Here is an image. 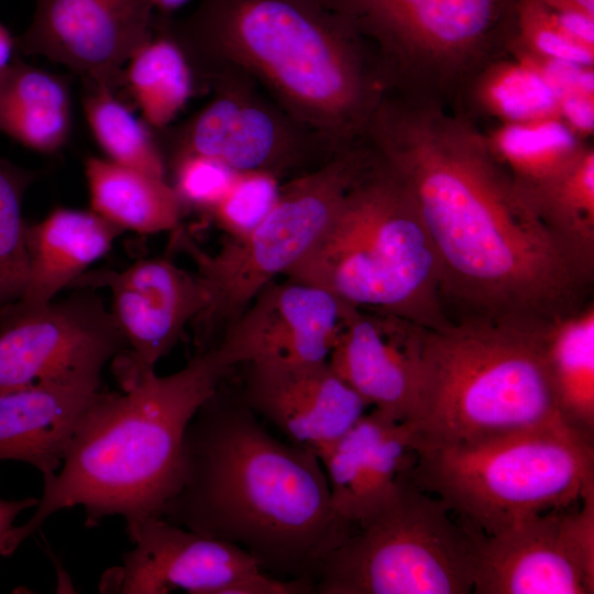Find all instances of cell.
<instances>
[{
  "instance_id": "1",
  "label": "cell",
  "mask_w": 594,
  "mask_h": 594,
  "mask_svg": "<svg viewBox=\"0 0 594 594\" xmlns=\"http://www.w3.org/2000/svg\"><path fill=\"white\" fill-rule=\"evenodd\" d=\"M381 161L414 201L463 318L543 328L582 306L592 279L465 120L431 105L384 109Z\"/></svg>"
},
{
  "instance_id": "2",
  "label": "cell",
  "mask_w": 594,
  "mask_h": 594,
  "mask_svg": "<svg viewBox=\"0 0 594 594\" xmlns=\"http://www.w3.org/2000/svg\"><path fill=\"white\" fill-rule=\"evenodd\" d=\"M162 517L243 549L268 574L314 582L353 528L334 512L315 451L275 438L221 385L185 430Z\"/></svg>"
},
{
  "instance_id": "3",
  "label": "cell",
  "mask_w": 594,
  "mask_h": 594,
  "mask_svg": "<svg viewBox=\"0 0 594 594\" xmlns=\"http://www.w3.org/2000/svg\"><path fill=\"white\" fill-rule=\"evenodd\" d=\"M232 367L216 342L173 374L150 372L123 394L103 391L62 466L43 476L35 512L8 532L0 554L11 556L53 514L73 506L84 508L88 527L123 517L128 538L146 519L162 517L179 485L185 430Z\"/></svg>"
},
{
  "instance_id": "4",
  "label": "cell",
  "mask_w": 594,
  "mask_h": 594,
  "mask_svg": "<svg viewBox=\"0 0 594 594\" xmlns=\"http://www.w3.org/2000/svg\"><path fill=\"white\" fill-rule=\"evenodd\" d=\"M162 28L198 63L237 59L315 123L358 119L365 86L350 50L351 23L326 0H202Z\"/></svg>"
},
{
  "instance_id": "5",
  "label": "cell",
  "mask_w": 594,
  "mask_h": 594,
  "mask_svg": "<svg viewBox=\"0 0 594 594\" xmlns=\"http://www.w3.org/2000/svg\"><path fill=\"white\" fill-rule=\"evenodd\" d=\"M544 330L473 318L428 329L416 407L405 421L410 447L571 427L558 407Z\"/></svg>"
},
{
  "instance_id": "6",
  "label": "cell",
  "mask_w": 594,
  "mask_h": 594,
  "mask_svg": "<svg viewBox=\"0 0 594 594\" xmlns=\"http://www.w3.org/2000/svg\"><path fill=\"white\" fill-rule=\"evenodd\" d=\"M284 276L354 308L428 329L452 321L433 242L408 193L382 162L356 178L320 238Z\"/></svg>"
},
{
  "instance_id": "7",
  "label": "cell",
  "mask_w": 594,
  "mask_h": 594,
  "mask_svg": "<svg viewBox=\"0 0 594 594\" xmlns=\"http://www.w3.org/2000/svg\"><path fill=\"white\" fill-rule=\"evenodd\" d=\"M571 427L455 444H416L411 481L483 536L564 509L594 492V449Z\"/></svg>"
},
{
  "instance_id": "8",
  "label": "cell",
  "mask_w": 594,
  "mask_h": 594,
  "mask_svg": "<svg viewBox=\"0 0 594 594\" xmlns=\"http://www.w3.org/2000/svg\"><path fill=\"white\" fill-rule=\"evenodd\" d=\"M408 468L391 498L327 557L315 593H472L481 534L418 487Z\"/></svg>"
},
{
  "instance_id": "9",
  "label": "cell",
  "mask_w": 594,
  "mask_h": 594,
  "mask_svg": "<svg viewBox=\"0 0 594 594\" xmlns=\"http://www.w3.org/2000/svg\"><path fill=\"white\" fill-rule=\"evenodd\" d=\"M366 166L359 156H340L290 182L260 224L245 234L226 237L216 253L204 252L188 234L175 230L174 244L193 257L207 294L206 308L194 321L200 350L305 256Z\"/></svg>"
},
{
  "instance_id": "10",
  "label": "cell",
  "mask_w": 594,
  "mask_h": 594,
  "mask_svg": "<svg viewBox=\"0 0 594 594\" xmlns=\"http://www.w3.org/2000/svg\"><path fill=\"white\" fill-rule=\"evenodd\" d=\"M41 306L0 308V393L78 374H101L125 341L90 288Z\"/></svg>"
},
{
  "instance_id": "11",
  "label": "cell",
  "mask_w": 594,
  "mask_h": 594,
  "mask_svg": "<svg viewBox=\"0 0 594 594\" xmlns=\"http://www.w3.org/2000/svg\"><path fill=\"white\" fill-rule=\"evenodd\" d=\"M404 64L438 77L463 69L516 0H326Z\"/></svg>"
},
{
  "instance_id": "12",
  "label": "cell",
  "mask_w": 594,
  "mask_h": 594,
  "mask_svg": "<svg viewBox=\"0 0 594 594\" xmlns=\"http://www.w3.org/2000/svg\"><path fill=\"white\" fill-rule=\"evenodd\" d=\"M70 287L110 289V312L127 345L112 363L123 391L155 371L207 305L197 274L165 257L139 260L121 272H85Z\"/></svg>"
},
{
  "instance_id": "13",
  "label": "cell",
  "mask_w": 594,
  "mask_h": 594,
  "mask_svg": "<svg viewBox=\"0 0 594 594\" xmlns=\"http://www.w3.org/2000/svg\"><path fill=\"white\" fill-rule=\"evenodd\" d=\"M153 0H35L32 22L15 37L20 55H41L117 92L124 66L152 37Z\"/></svg>"
},
{
  "instance_id": "14",
  "label": "cell",
  "mask_w": 594,
  "mask_h": 594,
  "mask_svg": "<svg viewBox=\"0 0 594 594\" xmlns=\"http://www.w3.org/2000/svg\"><path fill=\"white\" fill-rule=\"evenodd\" d=\"M350 306L328 290L286 278L265 286L222 331L233 365L328 361Z\"/></svg>"
},
{
  "instance_id": "15",
  "label": "cell",
  "mask_w": 594,
  "mask_h": 594,
  "mask_svg": "<svg viewBox=\"0 0 594 594\" xmlns=\"http://www.w3.org/2000/svg\"><path fill=\"white\" fill-rule=\"evenodd\" d=\"M133 549L103 574L100 591L120 594H222L233 581L261 570L243 549L163 517L143 521L129 537Z\"/></svg>"
},
{
  "instance_id": "16",
  "label": "cell",
  "mask_w": 594,
  "mask_h": 594,
  "mask_svg": "<svg viewBox=\"0 0 594 594\" xmlns=\"http://www.w3.org/2000/svg\"><path fill=\"white\" fill-rule=\"evenodd\" d=\"M427 330L350 306L328 361L367 406L405 422L416 407Z\"/></svg>"
},
{
  "instance_id": "17",
  "label": "cell",
  "mask_w": 594,
  "mask_h": 594,
  "mask_svg": "<svg viewBox=\"0 0 594 594\" xmlns=\"http://www.w3.org/2000/svg\"><path fill=\"white\" fill-rule=\"evenodd\" d=\"M245 365L244 403L290 442L315 452L345 433L369 407L329 361Z\"/></svg>"
},
{
  "instance_id": "18",
  "label": "cell",
  "mask_w": 594,
  "mask_h": 594,
  "mask_svg": "<svg viewBox=\"0 0 594 594\" xmlns=\"http://www.w3.org/2000/svg\"><path fill=\"white\" fill-rule=\"evenodd\" d=\"M102 392L101 374H78L0 393V461L55 473Z\"/></svg>"
},
{
  "instance_id": "19",
  "label": "cell",
  "mask_w": 594,
  "mask_h": 594,
  "mask_svg": "<svg viewBox=\"0 0 594 594\" xmlns=\"http://www.w3.org/2000/svg\"><path fill=\"white\" fill-rule=\"evenodd\" d=\"M315 453L327 475L334 512L352 526L391 498L400 473L415 458L406 422L375 408Z\"/></svg>"
},
{
  "instance_id": "20",
  "label": "cell",
  "mask_w": 594,
  "mask_h": 594,
  "mask_svg": "<svg viewBox=\"0 0 594 594\" xmlns=\"http://www.w3.org/2000/svg\"><path fill=\"white\" fill-rule=\"evenodd\" d=\"M559 510L532 516L477 540L475 594H593L560 530Z\"/></svg>"
},
{
  "instance_id": "21",
  "label": "cell",
  "mask_w": 594,
  "mask_h": 594,
  "mask_svg": "<svg viewBox=\"0 0 594 594\" xmlns=\"http://www.w3.org/2000/svg\"><path fill=\"white\" fill-rule=\"evenodd\" d=\"M123 232L92 210L58 207L42 221L26 224L29 278L16 300L41 306L81 276Z\"/></svg>"
},
{
  "instance_id": "22",
  "label": "cell",
  "mask_w": 594,
  "mask_h": 594,
  "mask_svg": "<svg viewBox=\"0 0 594 594\" xmlns=\"http://www.w3.org/2000/svg\"><path fill=\"white\" fill-rule=\"evenodd\" d=\"M279 148V131L266 111L226 96L208 105L183 129L176 155L211 157L235 172L274 173Z\"/></svg>"
},
{
  "instance_id": "23",
  "label": "cell",
  "mask_w": 594,
  "mask_h": 594,
  "mask_svg": "<svg viewBox=\"0 0 594 594\" xmlns=\"http://www.w3.org/2000/svg\"><path fill=\"white\" fill-rule=\"evenodd\" d=\"M67 82L25 63L18 53L0 72V131L24 146L54 153L72 131V102Z\"/></svg>"
},
{
  "instance_id": "24",
  "label": "cell",
  "mask_w": 594,
  "mask_h": 594,
  "mask_svg": "<svg viewBox=\"0 0 594 594\" xmlns=\"http://www.w3.org/2000/svg\"><path fill=\"white\" fill-rule=\"evenodd\" d=\"M85 175L91 210L121 230L178 229L185 208L165 178L96 156L86 158Z\"/></svg>"
},
{
  "instance_id": "25",
  "label": "cell",
  "mask_w": 594,
  "mask_h": 594,
  "mask_svg": "<svg viewBox=\"0 0 594 594\" xmlns=\"http://www.w3.org/2000/svg\"><path fill=\"white\" fill-rule=\"evenodd\" d=\"M544 351L560 413L565 422L593 438L594 307L587 304L546 327Z\"/></svg>"
},
{
  "instance_id": "26",
  "label": "cell",
  "mask_w": 594,
  "mask_h": 594,
  "mask_svg": "<svg viewBox=\"0 0 594 594\" xmlns=\"http://www.w3.org/2000/svg\"><path fill=\"white\" fill-rule=\"evenodd\" d=\"M485 138L526 201L566 170L586 148L559 118L501 123Z\"/></svg>"
},
{
  "instance_id": "27",
  "label": "cell",
  "mask_w": 594,
  "mask_h": 594,
  "mask_svg": "<svg viewBox=\"0 0 594 594\" xmlns=\"http://www.w3.org/2000/svg\"><path fill=\"white\" fill-rule=\"evenodd\" d=\"M124 87L152 129L165 128L194 91L193 68L179 44L152 22V37L124 68Z\"/></svg>"
},
{
  "instance_id": "28",
  "label": "cell",
  "mask_w": 594,
  "mask_h": 594,
  "mask_svg": "<svg viewBox=\"0 0 594 594\" xmlns=\"http://www.w3.org/2000/svg\"><path fill=\"white\" fill-rule=\"evenodd\" d=\"M527 202L578 263L593 275V147H586L566 170L529 197Z\"/></svg>"
},
{
  "instance_id": "29",
  "label": "cell",
  "mask_w": 594,
  "mask_h": 594,
  "mask_svg": "<svg viewBox=\"0 0 594 594\" xmlns=\"http://www.w3.org/2000/svg\"><path fill=\"white\" fill-rule=\"evenodd\" d=\"M87 122L108 160L165 178V163L151 127L106 88L86 85Z\"/></svg>"
},
{
  "instance_id": "30",
  "label": "cell",
  "mask_w": 594,
  "mask_h": 594,
  "mask_svg": "<svg viewBox=\"0 0 594 594\" xmlns=\"http://www.w3.org/2000/svg\"><path fill=\"white\" fill-rule=\"evenodd\" d=\"M476 97L502 123L561 119L558 98L550 84L516 57L487 68L479 80Z\"/></svg>"
},
{
  "instance_id": "31",
  "label": "cell",
  "mask_w": 594,
  "mask_h": 594,
  "mask_svg": "<svg viewBox=\"0 0 594 594\" xmlns=\"http://www.w3.org/2000/svg\"><path fill=\"white\" fill-rule=\"evenodd\" d=\"M36 173L0 157V308L18 300L28 284L26 222L22 204Z\"/></svg>"
},
{
  "instance_id": "32",
  "label": "cell",
  "mask_w": 594,
  "mask_h": 594,
  "mask_svg": "<svg viewBox=\"0 0 594 594\" xmlns=\"http://www.w3.org/2000/svg\"><path fill=\"white\" fill-rule=\"evenodd\" d=\"M280 191L282 187L272 172H239L210 213L226 237H239L253 230L266 218Z\"/></svg>"
},
{
  "instance_id": "33",
  "label": "cell",
  "mask_w": 594,
  "mask_h": 594,
  "mask_svg": "<svg viewBox=\"0 0 594 594\" xmlns=\"http://www.w3.org/2000/svg\"><path fill=\"white\" fill-rule=\"evenodd\" d=\"M512 16L517 31L513 44L540 57L594 66V50L564 35L552 21L548 9L537 0H516Z\"/></svg>"
},
{
  "instance_id": "34",
  "label": "cell",
  "mask_w": 594,
  "mask_h": 594,
  "mask_svg": "<svg viewBox=\"0 0 594 594\" xmlns=\"http://www.w3.org/2000/svg\"><path fill=\"white\" fill-rule=\"evenodd\" d=\"M173 188L184 208L211 211L224 196L239 172L211 157L175 155Z\"/></svg>"
},
{
  "instance_id": "35",
  "label": "cell",
  "mask_w": 594,
  "mask_h": 594,
  "mask_svg": "<svg viewBox=\"0 0 594 594\" xmlns=\"http://www.w3.org/2000/svg\"><path fill=\"white\" fill-rule=\"evenodd\" d=\"M315 582L308 578L285 580L262 570L252 571L230 583L222 594H308Z\"/></svg>"
},
{
  "instance_id": "36",
  "label": "cell",
  "mask_w": 594,
  "mask_h": 594,
  "mask_svg": "<svg viewBox=\"0 0 594 594\" xmlns=\"http://www.w3.org/2000/svg\"><path fill=\"white\" fill-rule=\"evenodd\" d=\"M547 9L552 21L564 35L584 47L594 50V14L574 8Z\"/></svg>"
},
{
  "instance_id": "37",
  "label": "cell",
  "mask_w": 594,
  "mask_h": 594,
  "mask_svg": "<svg viewBox=\"0 0 594 594\" xmlns=\"http://www.w3.org/2000/svg\"><path fill=\"white\" fill-rule=\"evenodd\" d=\"M38 499L26 497L22 499H2L0 498V549L8 532L14 527L15 518L24 509L35 507Z\"/></svg>"
},
{
  "instance_id": "38",
  "label": "cell",
  "mask_w": 594,
  "mask_h": 594,
  "mask_svg": "<svg viewBox=\"0 0 594 594\" xmlns=\"http://www.w3.org/2000/svg\"><path fill=\"white\" fill-rule=\"evenodd\" d=\"M16 54L15 37L0 24V72L11 64Z\"/></svg>"
},
{
  "instance_id": "39",
  "label": "cell",
  "mask_w": 594,
  "mask_h": 594,
  "mask_svg": "<svg viewBox=\"0 0 594 594\" xmlns=\"http://www.w3.org/2000/svg\"><path fill=\"white\" fill-rule=\"evenodd\" d=\"M544 7L553 10L580 9L594 14V0H537Z\"/></svg>"
},
{
  "instance_id": "40",
  "label": "cell",
  "mask_w": 594,
  "mask_h": 594,
  "mask_svg": "<svg viewBox=\"0 0 594 594\" xmlns=\"http://www.w3.org/2000/svg\"><path fill=\"white\" fill-rule=\"evenodd\" d=\"M188 0H153L154 11L161 15H170L172 12L183 7Z\"/></svg>"
}]
</instances>
